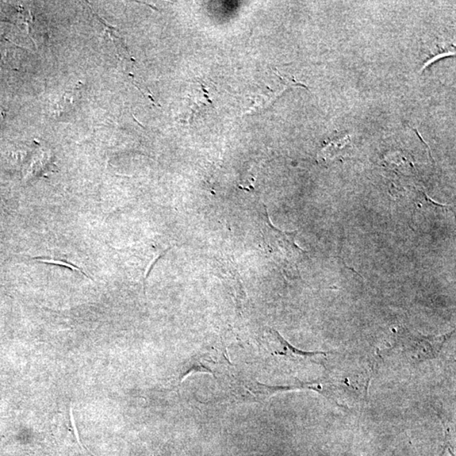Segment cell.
I'll return each instance as SVG.
<instances>
[{
	"label": "cell",
	"mask_w": 456,
	"mask_h": 456,
	"mask_svg": "<svg viewBox=\"0 0 456 456\" xmlns=\"http://www.w3.org/2000/svg\"><path fill=\"white\" fill-rule=\"evenodd\" d=\"M36 259L39 260L40 262L56 264H60V266H67L69 268H71V269H75L76 271H79L84 274V272L82 270H80L79 268L74 266V264L68 263L67 262H63V260L48 259H41V258H36Z\"/></svg>",
	"instance_id": "5b68a950"
},
{
	"label": "cell",
	"mask_w": 456,
	"mask_h": 456,
	"mask_svg": "<svg viewBox=\"0 0 456 456\" xmlns=\"http://www.w3.org/2000/svg\"><path fill=\"white\" fill-rule=\"evenodd\" d=\"M218 361L215 359L214 356L210 354H200L193 356L183 363L179 370V382H181L187 375L192 373H209L216 375V367Z\"/></svg>",
	"instance_id": "277c9868"
},
{
	"label": "cell",
	"mask_w": 456,
	"mask_h": 456,
	"mask_svg": "<svg viewBox=\"0 0 456 456\" xmlns=\"http://www.w3.org/2000/svg\"><path fill=\"white\" fill-rule=\"evenodd\" d=\"M266 344L271 354L282 356L291 363H313L325 365L327 360V354L325 352H308L297 349L274 329H270L268 333Z\"/></svg>",
	"instance_id": "7a4b0ae2"
},
{
	"label": "cell",
	"mask_w": 456,
	"mask_h": 456,
	"mask_svg": "<svg viewBox=\"0 0 456 456\" xmlns=\"http://www.w3.org/2000/svg\"><path fill=\"white\" fill-rule=\"evenodd\" d=\"M450 335L426 336L402 331L398 333L392 351L399 354L409 363H420L437 358Z\"/></svg>",
	"instance_id": "6da1fadb"
},
{
	"label": "cell",
	"mask_w": 456,
	"mask_h": 456,
	"mask_svg": "<svg viewBox=\"0 0 456 456\" xmlns=\"http://www.w3.org/2000/svg\"><path fill=\"white\" fill-rule=\"evenodd\" d=\"M266 228L268 232L267 236L269 237L270 241H274V244L278 246L279 252L284 254L283 257L286 260H293L295 266H297V260L306 253L295 244V237L297 235V232H283L279 231L278 229L275 228L274 226H272L270 218L268 217L266 221Z\"/></svg>",
	"instance_id": "3957f363"
}]
</instances>
